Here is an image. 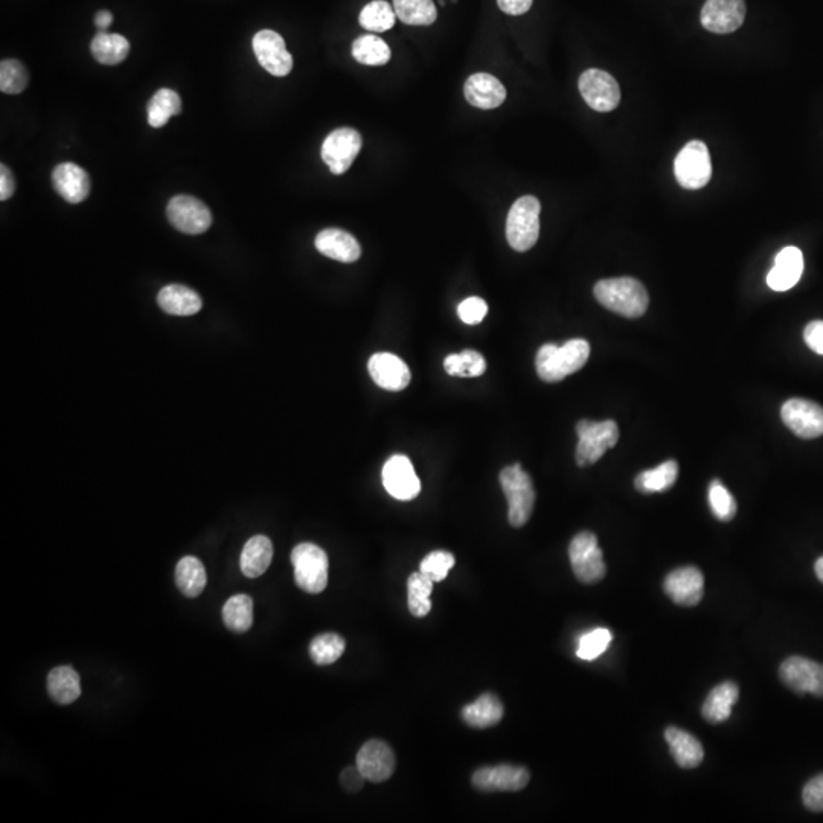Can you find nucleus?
<instances>
[{
  "label": "nucleus",
  "mask_w": 823,
  "mask_h": 823,
  "mask_svg": "<svg viewBox=\"0 0 823 823\" xmlns=\"http://www.w3.org/2000/svg\"><path fill=\"white\" fill-rule=\"evenodd\" d=\"M593 295L607 310L628 319L644 316L650 304L647 289L635 278L603 279L596 282Z\"/></svg>",
  "instance_id": "1"
},
{
  "label": "nucleus",
  "mask_w": 823,
  "mask_h": 823,
  "mask_svg": "<svg viewBox=\"0 0 823 823\" xmlns=\"http://www.w3.org/2000/svg\"><path fill=\"white\" fill-rule=\"evenodd\" d=\"M590 357V345L584 339H572L563 346L548 343L537 353L535 368L538 377L546 383H558L567 375L584 368Z\"/></svg>",
  "instance_id": "2"
},
{
  "label": "nucleus",
  "mask_w": 823,
  "mask_h": 823,
  "mask_svg": "<svg viewBox=\"0 0 823 823\" xmlns=\"http://www.w3.org/2000/svg\"><path fill=\"white\" fill-rule=\"evenodd\" d=\"M499 481L508 500V520L514 528H522L534 511L535 490L532 479L522 465L514 464L500 471Z\"/></svg>",
  "instance_id": "3"
},
{
  "label": "nucleus",
  "mask_w": 823,
  "mask_h": 823,
  "mask_svg": "<svg viewBox=\"0 0 823 823\" xmlns=\"http://www.w3.org/2000/svg\"><path fill=\"white\" fill-rule=\"evenodd\" d=\"M542 205L532 196L520 197L506 217V240L517 252H528L540 235Z\"/></svg>",
  "instance_id": "4"
},
{
  "label": "nucleus",
  "mask_w": 823,
  "mask_h": 823,
  "mask_svg": "<svg viewBox=\"0 0 823 823\" xmlns=\"http://www.w3.org/2000/svg\"><path fill=\"white\" fill-rule=\"evenodd\" d=\"M578 446L575 459L580 467L596 464L613 449L619 439L618 424L615 421H587L577 424Z\"/></svg>",
  "instance_id": "5"
},
{
  "label": "nucleus",
  "mask_w": 823,
  "mask_h": 823,
  "mask_svg": "<svg viewBox=\"0 0 823 823\" xmlns=\"http://www.w3.org/2000/svg\"><path fill=\"white\" fill-rule=\"evenodd\" d=\"M295 581L307 593L324 592L328 584V555L314 543H301L292 552Z\"/></svg>",
  "instance_id": "6"
},
{
  "label": "nucleus",
  "mask_w": 823,
  "mask_h": 823,
  "mask_svg": "<svg viewBox=\"0 0 823 823\" xmlns=\"http://www.w3.org/2000/svg\"><path fill=\"white\" fill-rule=\"evenodd\" d=\"M569 558L575 577L581 583H598L606 577L603 551L599 549L598 538L592 532L584 531L575 535L569 546Z\"/></svg>",
  "instance_id": "7"
},
{
  "label": "nucleus",
  "mask_w": 823,
  "mask_h": 823,
  "mask_svg": "<svg viewBox=\"0 0 823 823\" xmlns=\"http://www.w3.org/2000/svg\"><path fill=\"white\" fill-rule=\"evenodd\" d=\"M677 182L686 189H700L712 177L711 156L705 142L691 141L677 154L674 162Z\"/></svg>",
  "instance_id": "8"
},
{
  "label": "nucleus",
  "mask_w": 823,
  "mask_h": 823,
  "mask_svg": "<svg viewBox=\"0 0 823 823\" xmlns=\"http://www.w3.org/2000/svg\"><path fill=\"white\" fill-rule=\"evenodd\" d=\"M362 145V135L357 130L350 127L334 130L322 144V161L328 165L331 173L340 176L350 170Z\"/></svg>",
  "instance_id": "9"
},
{
  "label": "nucleus",
  "mask_w": 823,
  "mask_h": 823,
  "mask_svg": "<svg viewBox=\"0 0 823 823\" xmlns=\"http://www.w3.org/2000/svg\"><path fill=\"white\" fill-rule=\"evenodd\" d=\"M581 97L596 112L607 113L621 103V89L618 81L601 69H587L578 81Z\"/></svg>",
  "instance_id": "10"
},
{
  "label": "nucleus",
  "mask_w": 823,
  "mask_h": 823,
  "mask_svg": "<svg viewBox=\"0 0 823 823\" xmlns=\"http://www.w3.org/2000/svg\"><path fill=\"white\" fill-rule=\"evenodd\" d=\"M782 682L798 694H813L823 699V663L807 657H788L779 668Z\"/></svg>",
  "instance_id": "11"
},
{
  "label": "nucleus",
  "mask_w": 823,
  "mask_h": 823,
  "mask_svg": "<svg viewBox=\"0 0 823 823\" xmlns=\"http://www.w3.org/2000/svg\"><path fill=\"white\" fill-rule=\"evenodd\" d=\"M171 225L183 234L199 235L212 225V214L202 200L193 196H176L167 206Z\"/></svg>",
  "instance_id": "12"
},
{
  "label": "nucleus",
  "mask_w": 823,
  "mask_h": 823,
  "mask_svg": "<svg viewBox=\"0 0 823 823\" xmlns=\"http://www.w3.org/2000/svg\"><path fill=\"white\" fill-rule=\"evenodd\" d=\"M785 426L802 439H814L823 435V407L810 400L791 398L781 409Z\"/></svg>",
  "instance_id": "13"
},
{
  "label": "nucleus",
  "mask_w": 823,
  "mask_h": 823,
  "mask_svg": "<svg viewBox=\"0 0 823 823\" xmlns=\"http://www.w3.org/2000/svg\"><path fill=\"white\" fill-rule=\"evenodd\" d=\"M253 52L258 63L273 77H287L293 69V58L286 42L272 29H263L253 37Z\"/></svg>",
  "instance_id": "14"
},
{
  "label": "nucleus",
  "mask_w": 823,
  "mask_h": 823,
  "mask_svg": "<svg viewBox=\"0 0 823 823\" xmlns=\"http://www.w3.org/2000/svg\"><path fill=\"white\" fill-rule=\"evenodd\" d=\"M383 485L394 499L412 500L420 494L421 482L407 456L395 455L383 467Z\"/></svg>",
  "instance_id": "15"
},
{
  "label": "nucleus",
  "mask_w": 823,
  "mask_h": 823,
  "mask_svg": "<svg viewBox=\"0 0 823 823\" xmlns=\"http://www.w3.org/2000/svg\"><path fill=\"white\" fill-rule=\"evenodd\" d=\"M744 17V0H706L700 20L709 33L731 34L743 25Z\"/></svg>",
  "instance_id": "16"
},
{
  "label": "nucleus",
  "mask_w": 823,
  "mask_h": 823,
  "mask_svg": "<svg viewBox=\"0 0 823 823\" xmlns=\"http://www.w3.org/2000/svg\"><path fill=\"white\" fill-rule=\"evenodd\" d=\"M528 770L525 767L500 764V766L482 767L474 772L471 784L485 793L493 791H519L529 784Z\"/></svg>",
  "instance_id": "17"
},
{
  "label": "nucleus",
  "mask_w": 823,
  "mask_h": 823,
  "mask_svg": "<svg viewBox=\"0 0 823 823\" xmlns=\"http://www.w3.org/2000/svg\"><path fill=\"white\" fill-rule=\"evenodd\" d=\"M663 589L673 599V603L683 607H694L702 601L705 578L697 567H680L667 575Z\"/></svg>",
  "instance_id": "18"
},
{
  "label": "nucleus",
  "mask_w": 823,
  "mask_h": 823,
  "mask_svg": "<svg viewBox=\"0 0 823 823\" xmlns=\"http://www.w3.org/2000/svg\"><path fill=\"white\" fill-rule=\"evenodd\" d=\"M395 755L389 744L382 740H371L363 744L357 753L356 766L366 781L385 782L394 775Z\"/></svg>",
  "instance_id": "19"
},
{
  "label": "nucleus",
  "mask_w": 823,
  "mask_h": 823,
  "mask_svg": "<svg viewBox=\"0 0 823 823\" xmlns=\"http://www.w3.org/2000/svg\"><path fill=\"white\" fill-rule=\"evenodd\" d=\"M368 371L375 385L391 392H400L409 386L412 375L406 363L391 353H377L369 359Z\"/></svg>",
  "instance_id": "20"
},
{
  "label": "nucleus",
  "mask_w": 823,
  "mask_h": 823,
  "mask_svg": "<svg viewBox=\"0 0 823 823\" xmlns=\"http://www.w3.org/2000/svg\"><path fill=\"white\" fill-rule=\"evenodd\" d=\"M804 273V255L798 247H785L776 255L775 266L767 275V286L775 292L793 289Z\"/></svg>",
  "instance_id": "21"
},
{
  "label": "nucleus",
  "mask_w": 823,
  "mask_h": 823,
  "mask_svg": "<svg viewBox=\"0 0 823 823\" xmlns=\"http://www.w3.org/2000/svg\"><path fill=\"white\" fill-rule=\"evenodd\" d=\"M52 185L63 199L72 205L84 202L90 194V177L80 165L65 162L52 171Z\"/></svg>",
  "instance_id": "22"
},
{
  "label": "nucleus",
  "mask_w": 823,
  "mask_h": 823,
  "mask_svg": "<svg viewBox=\"0 0 823 823\" xmlns=\"http://www.w3.org/2000/svg\"><path fill=\"white\" fill-rule=\"evenodd\" d=\"M465 100L478 109L491 110L502 106L506 100V89L496 77L490 74H474L465 81Z\"/></svg>",
  "instance_id": "23"
},
{
  "label": "nucleus",
  "mask_w": 823,
  "mask_h": 823,
  "mask_svg": "<svg viewBox=\"0 0 823 823\" xmlns=\"http://www.w3.org/2000/svg\"><path fill=\"white\" fill-rule=\"evenodd\" d=\"M314 244L322 255L339 263H356L362 257L359 241L342 229H324L319 232Z\"/></svg>",
  "instance_id": "24"
},
{
  "label": "nucleus",
  "mask_w": 823,
  "mask_h": 823,
  "mask_svg": "<svg viewBox=\"0 0 823 823\" xmlns=\"http://www.w3.org/2000/svg\"><path fill=\"white\" fill-rule=\"evenodd\" d=\"M665 740L670 746L674 761L682 769H695L703 763L705 750H703L702 743L694 735L679 729V727L670 726L665 731Z\"/></svg>",
  "instance_id": "25"
},
{
  "label": "nucleus",
  "mask_w": 823,
  "mask_h": 823,
  "mask_svg": "<svg viewBox=\"0 0 823 823\" xmlns=\"http://www.w3.org/2000/svg\"><path fill=\"white\" fill-rule=\"evenodd\" d=\"M157 304L171 316H194L203 307L202 298L189 287L171 284L157 295Z\"/></svg>",
  "instance_id": "26"
},
{
  "label": "nucleus",
  "mask_w": 823,
  "mask_h": 823,
  "mask_svg": "<svg viewBox=\"0 0 823 823\" xmlns=\"http://www.w3.org/2000/svg\"><path fill=\"white\" fill-rule=\"evenodd\" d=\"M740 697V688L737 683L723 682L709 692L708 699L703 703L702 714L711 724L724 723L731 717L732 708Z\"/></svg>",
  "instance_id": "27"
},
{
  "label": "nucleus",
  "mask_w": 823,
  "mask_h": 823,
  "mask_svg": "<svg viewBox=\"0 0 823 823\" xmlns=\"http://www.w3.org/2000/svg\"><path fill=\"white\" fill-rule=\"evenodd\" d=\"M273 558V545L266 535H255L247 540L241 552V572L247 578H258L269 569Z\"/></svg>",
  "instance_id": "28"
},
{
  "label": "nucleus",
  "mask_w": 823,
  "mask_h": 823,
  "mask_svg": "<svg viewBox=\"0 0 823 823\" xmlns=\"http://www.w3.org/2000/svg\"><path fill=\"white\" fill-rule=\"evenodd\" d=\"M48 692L57 705L74 703L81 695V680L77 671L69 665L54 668L48 676Z\"/></svg>",
  "instance_id": "29"
},
{
  "label": "nucleus",
  "mask_w": 823,
  "mask_h": 823,
  "mask_svg": "<svg viewBox=\"0 0 823 823\" xmlns=\"http://www.w3.org/2000/svg\"><path fill=\"white\" fill-rule=\"evenodd\" d=\"M462 720L474 729L496 726L503 718V705L494 694H482L476 702L465 706Z\"/></svg>",
  "instance_id": "30"
},
{
  "label": "nucleus",
  "mask_w": 823,
  "mask_h": 823,
  "mask_svg": "<svg viewBox=\"0 0 823 823\" xmlns=\"http://www.w3.org/2000/svg\"><path fill=\"white\" fill-rule=\"evenodd\" d=\"M90 52L101 65L116 66L129 57L130 43L119 34L98 31L97 36L93 37L90 43Z\"/></svg>",
  "instance_id": "31"
},
{
  "label": "nucleus",
  "mask_w": 823,
  "mask_h": 823,
  "mask_svg": "<svg viewBox=\"0 0 823 823\" xmlns=\"http://www.w3.org/2000/svg\"><path fill=\"white\" fill-rule=\"evenodd\" d=\"M208 577L205 566L196 557H183L176 566V584L186 598H197L205 590Z\"/></svg>",
  "instance_id": "32"
},
{
  "label": "nucleus",
  "mask_w": 823,
  "mask_h": 823,
  "mask_svg": "<svg viewBox=\"0 0 823 823\" xmlns=\"http://www.w3.org/2000/svg\"><path fill=\"white\" fill-rule=\"evenodd\" d=\"M679 476V465L670 459L653 470L642 471L635 481L636 490L644 494L663 493L674 487Z\"/></svg>",
  "instance_id": "33"
},
{
  "label": "nucleus",
  "mask_w": 823,
  "mask_h": 823,
  "mask_svg": "<svg viewBox=\"0 0 823 823\" xmlns=\"http://www.w3.org/2000/svg\"><path fill=\"white\" fill-rule=\"evenodd\" d=\"M148 124L153 129H161L173 116L182 112V100L179 93L171 89H161L154 93L148 103Z\"/></svg>",
  "instance_id": "34"
},
{
  "label": "nucleus",
  "mask_w": 823,
  "mask_h": 823,
  "mask_svg": "<svg viewBox=\"0 0 823 823\" xmlns=\"http://www.w3.org/2000/svg\"><path fill=\"white\" fill-rule=\"evenodd\" d=\"M433 584L435 581L430 580L421 571L410 575L407 580V606H409L410 613L417 618H424L432 610L430 595H432Z\"/></svg>",
  "instance_id": "35"
},
{
  "label": "nucleus",
  "mask_w": 823,
  "mask_h": 823,
  "mask_svg": "<svg viewBox=\"0 0 823 823\" xmlns=\"http://www.w3.org/2000/svg\"><path fill=\"white\" fill-rule=\"evenodd\" d=\"M223 622L229 630L243 635L252 628L253 601L249 595H235L223 606Z\"/></svg>",
  "instance_id": "36"
},
{
  "label": "nucleus",
  "mask_w": 823,
  "mask_h": 823,
  "mask_svg": "<svg viewBox=\"0 0 823 823\" xmlns=\"http://www.w3.org/2000/svg\"><path fill=\"white\" fill-rule=\"evenodd\" d=\"M398 19L406 25L429 26L438 17L433 0H394Z\"/></svg>",
  "instance_id": "37"
},
{
  "label": "nucleus",
  "mask_w": 823,
  "mask_h": 823,
  "mask_svg": "<svg viewBox=\"0 0 823 823\" xmlns=\"http://www.w3.org/2000/svg\"><path fill=\"white\" fill-rule=\"evenodd\" d=\"M353 57L365 66H385L391 60V48L374 34L359 37L353 43Z\"/></svg>",
  "instance_id": "38"
},
{
  "label": "nucleus",
  "mask_w": 823,
  "mask_h": 823,
  "mask_svg": "<svg viewBox=\"0 0 823 823\" xmlns=\"http://www.w3.org/2000/svg\"><path fill=\"white\" fill-rule=\"evenodd\" d=\"M395 20H397V14H395L394 7H391L385 0H374L366 5L359 17L360 25L372 33L389 31L394 28Z\"/></svg>",
  "instance_id": "39"
},
{
  "label": "nucleus",
  "mask_w": 823,
  "mask_h": 823,
  "mask_svg": "<svg viewBox=\"0 0 823 823\" xmlns=\"http://www.w3.org/2000/svg\"><path fill=\"white\" fill-rule=\"evenodd\" d=\"M444 369L452 377H481L487 371V362L478 351L465 350L461 354H450L444 360Z\"/></svg>",
  "instance_id": "40"
},
{
  "label": "nucleus",
  "mask_w": 823,
  "mask_h": 823,
  "mask_svg": "<svg viewBox=\"0 0 823 823\" xmlns=\"http://www.w3.org/2000/svg\"><path fill=\"white\" fill-rule=\"evenodd\" d=\"M345 639L336 633L316 636L310 644V656L316 665H331L345 653Z\"/></svg>",
  "instance_id": "41"
},
{
  "label": "nucleus",
  "mask_w": 823,
  "mask_h": 823,
  "mask_svg": "<svg viewBox=\"0 0 823 823\" xmlns=\"http://www.w3.org/2000/svg\"><path fill=\"white\" fill-rule=\"evenodd\" d=\"M29 75L19 60H2L0 63V90L8 95H19L28 87Z\"/></svg>",
  "instance_id": "42"
},
{
  "label": "nucleus",
  "mask_w": 823,
  "mask_h": 823,
  "mask_svg": "<svg viewBox=\"0 0 823 823\" xmlns=\"http://www.w3.org/2000/svg\"><path fill=\"white\" fill-rule=\"evenodd\" d=\"M709 505L712 513L721 522H731L737 514V502L718 479L709 485Z\"/></svg>",
  "instance_id": "43"
},
{
  "label": "nucleus",
  "mask_w": 823,
  "mask_h": 823,
  "mask_svg": "<svg viewBox=\"0 0 823 823\" xmlns=\"http://www.w3.org/2000/svg\"><path fill=\"white\" fill-rule=\"evenodd\" d=\"M612 642V633L607 628H595L589 631L578 644L577 656L583 660H593L601 656Z\"/></svg>",
  "instance_id": "44"
},
{
  "label": "nucleus",
  "mask_w": 823,
  "mask_h": 823,
  "mask_svg": "<svg viewBox=\"0 0 823 823\" xmlns=\"http://www.w3.org/2000/svg\"><path fill=\"white\" fill-rule=\"evenodd\" d=\"M455 566V557L447 551L430 552L423 558L420 564V571L426 574L435 583L446 580L450 569Z\"/></svg>",
  "instance_id": "45"
},
{
  "label": "nucleus",
  "mask_w": 823,
  "mask_h": 823,
  "mask_svg": "<svg viewBox=\"0 0 823 823\" xmlns=\"http://www.w3.org/2000/svg\"><path fill=\"white\" fill-rule=\"evenodd\" d=\"M487 313V302L482 298H478V296H471V298L465 299L458 307L459 319L467 325L481 324L485 316H487Z\"/></svg>",
  "instance_id": "46"
},
{
  "label": "nucleus",
  "mask_w": 823,
  "mask_h": 823,
  "mask_svg": "<svg viewBox=\"0 0 823 823\" xmlns=\"http://www.w3.org/2000/svg\"><path fill=\"white\" fill-rule=\"evenodd\" d=\"M802 801L805 807L814 813H822L823 811V773L822 775L814 776L813 779L807 782V785L802 791Z\"/></svg>",
  "instance_id": "47"
},
{
  "label": "nucleus",
  "mask_w": 823,
  "mask_h": 823,
  "mask_svg": "<svg viewBox=\"0 0 823 823\" xmlns=\"http://www.w3.org/2000/svg\"><path fill=\"white\" fill-rule=\"evenodd\" d=\"M804 339L811 351L823 356V321L810 322L805 327Z\"/></svg>",
  "instance_id": "48"
},
{
  "label": "nucleus",
  "mask_w": 823,
  "mask_h": 823,
  "mask_svg": "<svg viewBox=\"0 0 823 823\" xmlns=\"http://www.w3.org/2000/svg\"><path fill=\"white\" fill-rule=\"evenodd\" d=\"M365 776L360 772L359 767H346L340 775V784L348 793H357L362 790L365 784Z\"/></svg>",
  "instance_id": "49"
},
{
  "label": "nucleus",
  "mask_w": 823,
  "mask_h": 823,
  "mask_svg": "<svg viewBox=\"0 0 823 823\" xmlns=\"http://www.w3.org/2000/svg\"><path fill=\"white\" fill-rule=\"evenodd\" d=\"M534 0H497L500 10L510 16H522L531 10Z\"/></svg>",
  "instance_id": "50"
},
{
  "label": "nucleus",
  "mask_w": 823,
  "mask_h": 823,
  "mask_svg": "<svg viewBox=\"0 0 823 823\" xmlns=\"http://www.w3.org/2000/svg\"><path fill=\"white\" fill-rule=\"evenodd\" d=\"M14 191H16V182H14L13 173L7 165L2 164V167H0V200L5 202V200L11 199Z\"/></svg>",
  "instance_id": "51"
},
{
  "label": "nucleus",
  "mask_w": 823,
  "mask_h": 823,
  "mask_svg": "<svg viewBox=\"0 0 823 823\" xmlns=\"http://www.w3.org/2000/svg\"><path fill=\"white\" fill-rule=\"evenodd\" d=\"M112 22L113 16L110 11L103 10L95 16V25H97V28L100 29V31H106V29L112 25Z\"/></svg>",
  "instance_id": "52"
},
{
  "label": "nucleus",
  "mask_w": 823,
  "mask_h": 823,
  "mask_svg": "<svg viewBox=\"0 0 823 823\" xmlns=\"http://www.w3.org/2000/svg\"><path fill=\"white\" fill-rule=\"evenodd\" d=\"M814 571H816L820 583H823V557H820L819 560L816 561V564H814Z\"/></svg>",
  "instance_id": "53"
}]
</instances>
